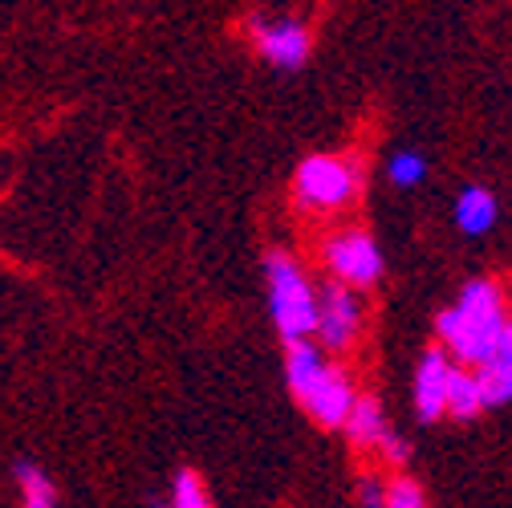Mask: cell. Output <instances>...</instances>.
Listing matches in <instances>:
<instances>
[{"mask_svg": "<svg viewBox=\"0 0 512 508\" xmlns=\"http://www.w3.org/2000/svg\"><path fill=\"white\" fill-rule=\"evenodd\" d=\"M508 317H512V309H508L504 289L488 277H476L435 317L439 350L452 354L456 366L480 370L500 354L504 334H508Z\"/></svg>", "mask_w": 512, "mask_h": 508, "instance_id": "6da1fadb", "label": "cell"}, {"mask_svg": "<svg viewBox=\"0 0 512 508\" xmlns=\"http://www.w3.org/2000/svg\"><path fill=\"white\" fill-rule=\"evenodd\" d=\"M285 378H289V391L293 399L309 411V419L317 427H346L358 391L350 383V374L313 342H297L285 350Z\"/></svg>", "mask_w": 512, "mask_h": 508, "instance_id": "7a4b0ae2", "label": "cell"}, {"mask_svg": "<svg viewBox=\"0 0 512 508\" xmlns=\"http://www.w3.org/2000/svg\"><path fill=\"white\" fill-rule=\"evenodd\" d=\"M265 281H269V313H273V326L285 338V346L309 342L317 334V289L305 277V269L289 252H269Z\"/></svg>", "mask_w": 512, "mask_h": 508, "instance_id": "3957f363", "label": "cell"}, {"mask_svg": "<svg viewBox=\"0 0 512 508\" xmlns=\"http://www.w3.org/2000/svg\"><path fill=\"white\" fill-rule=\"evenodd\" d=\"M362 192V171L350 155H309L293 171V200L309 216H338Z\"/></svg>", "mask_w": 512, "mask_h": 508, "instance_id": "277c9868", "label": "cell"}, {"mask_svg": "<svg viewBox=\"0 0 512 508\" xmlns=\"http://www.w3.org/2000/svg\"><path fill=\"white\" fill-rule=\"evenodd\" d=\"M322 261L330 269V277L346 289H370L382 281V248L374 244L370 232L362 228H342L334 236H326L322 244Z\"/></svg>", "mask_w": 512, "mask_h": 508, "instance_id": "5b68a950", "label": "cell"}, {"mask_svg": "<svg viewBox=\"0 0 512 508\" xmlns=\"http://www.w3.org/2000/svg\"><path fill=\"white\" fill-rule=\"evenodd\" d=\"M362 326H366V309H362V297L338 281L317 289V346L330 350V354H346L358 338H362Z\"/></svg>", "mask_w": 512, "mask_h": 508, "instance_id": "8992f818", "label": "cell"}, {"mask_svg": "<svg viewBox=\"0 0 512 508\" xmlns=\"http://www.w3.org/2000/svg\"><path fill=\"white\" fill-rule=\"evenodd\" d=\"M244 29H248L256 53H261L269 66H277V70H301L309 49H313V37H309L305 21H297V17L252 13Z\"/></svg>", "mask_w": 512, "mask_h": 508, "instance_id": "52a82bcc", "label": "cell"}, {"mask_svg": "<svg viewBox=\"0 0 512 508\" xmlns=\"http://www.w3.org/2000/svg\"><path fill=\"white\" fill-rule=\"evenodd\" d=\"M342 431H346V439L354 443L358 452H378L391 468H403L411 460L407 439L399 431H391L387 411H382V403L374 395H358V403H354V411H350Z\"/></svg>", "mask_w": 512, "mask_h": 508, "instance_id": "ba28073f", "label": "cell"}, {"mask_svg": "<svg viewBox=\"0 0 512 508\" xmlns=\"http://www.w3.org/2000/svg\"><path fill=\"white\" fill-rule=\"evenodd\" d=\"M452 374H456V362L447 350H427L415 366V415L423 423H435V419H447V391H452Z\"/></svg>", "mask_w": 512, "mask_h": 508, "instance_id": "9c48e42d", "label": "cell"}, {"mask_svg": "<svg viewBox=\"0 0 512 508\" xmlns=\"http://www.w3.org/2000/svg\"><path fill=\"white\" fill-rule=\"evenodd\" d=\"M452 220H456V228H460V236H488L496 224H500V200H496V192L492 187H484V183H468L464 192L456 196V204H452Z\"/></svg>", "mask_w": 512, "mask_h": 508, "instance_id": "30bf717a", "label": "cell"}, {"mask_svg": "<svg viewBox=\"0 0 512 508\" xmlns=\"http://www.w3.org/2000/svg\"><path fill=\"white\" fill-rule=\"evenodd\" d=\"M480 411H488L480 370L456 366V374H452V391H447V415H452V419H476Z\"/></svg>", "mask_w": 512, "mask_h": 508, "instance_id": "8fae6325", "label": "cell"}, {"mask_svg": "<svg viewBox=\"0 0 512 508\" xmlns=\"http://www.w3.org/2000/svg\"><path fill=\"white\" fill-rule=\"evenodd\" d=\"M480 383H484L488 407H508L512 403V350L500 346V354L488 366H480Z\"/></svg>", "mask_w": 512, "mask_h": 508, "instance_id": "7c38bea8", "label": "cell"}, {"mask_svg": "<svg viewBox=\"0 0 512 508\" xmlns=\"http://www.w3.org/2000/svg\"><path fill=\"white\" fill-rule=\"evenodd\" d=\"M387 179L395 187H419L427 179V159L419 151H395L387 163Z\"/></svg>", "mask_w": 512, "mask_h": 508, "instance_id": "4fadbf2b", "label": "cell"}, {"mask_svg": "<svg viewBox=\"0 0 512 508\" xmlns=\"http://www.w3.org/2000/svg\"><path fill=\"white\" fill-rule=\"evenodd\" d=\"M17 480L25 492V508H53V484L37 464H17Z\"/></svg>", "mask_w": 512, "mask_h": 508, "instance_id": "5bb4252c", "label": "cell"}, {"mask_svg": "<svg viewBox=\"0 0 512 508\" xmlns=\"http://www.w3.org/2000/svg\"><path fill=\"white\" fill-rule=\"evenodd\" d=\"M171 508H216V504L208 500V488L196 472H179L171 488Z\"/></svg>", "mask_w": 512, "mask_h": 508, "instance_id": "9a60e30c", "label": "cell"}, {"mask_svg": "<svg viewBox=\"0 0 512 508\" xmlns=\"http://www.w3.org/2000/svg\"><path fill=\"white\" fill-rule=\"evenodd\" d=\"M387 508H431L427 504V492L415 476L399 472L395 480H387Z\"/></svg>", "mask_w": 512, "mask_h": 508, "instance_id": "2e32d148", "label": "cell"}, {"mask_svg": "<svg viewBox=\"0 0 512 508\" xmlns=\"http://www.w3.org/2000/svg\"><path fill=\"white\" fill-rule=\"evenodd\" d=\"M358 504H362V508H387V480L362 476V480H358Z\"/></svg>", "mask_w": 512, "mask_h": 508, "instance_id": "e0dca14e", "label": "cell"}, {"mask_svg": "<svg viewBox=\"0 0 512 508\" xmlns=\"http://www.w3.org/2000/svg\"><path fill=\"white\" fill-rule=\"evenodd\" d=\"M504 350H512V317H508V334H504Z\"/></svg>", "mask_w": 512, "mask_h": 508, "instance_id": "ac0fdd59", "label": "cell"}]
</instances>
